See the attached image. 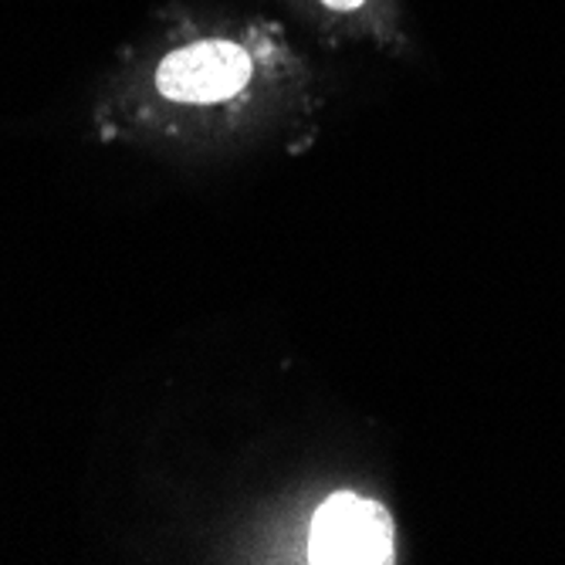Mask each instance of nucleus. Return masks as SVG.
<instances>
[{
  "label": "nucleus",
  "mask_w": 565,
  "mask_h": 565,
  "mask_svg": "<svg viewBox=\"0 0 565 565\" xmlns=\"http://www.w3.org/2000/svg\"><path fill=\"white\" fill-rule=\"evenodd\" d=\"M250 78L247 51L234 41H200L173 51L157 72V85L173 102H224Z\"/></svg>",
  "instance_id": "f03ea898"
},
{
  "label": "nucleus",
  "mask_w": 565,
  "mask_h": 565,
  "mask_svg": "<svg viewBox=\"0 0 565 565\" xmlns=\"http://www.w3.org/2000/svg\"><path fill=\"white\" fill-rule=\"evenodd\" d=\"M322 4H329L332 11H355L363 0H322Z\"/></svg>",
  "instance_id": "7ed1b4c3"
},
{
  "label": "nucleus",
  "mask_w": 565,
  "mask_h": 565,
  "mask_svg": "<svg viewBox=\"0 0 565 565\" xmlns=\"http://www.w3.org/2000/svg\"><path fill=\"white\" fill-rule=\"evenodd\" d=\"M312 562H390L393 522L376 501L355 494H332L312 522L308 539Z\"/></svg>",
  "instance_id": "f257e3e1"
}]
</instances>
